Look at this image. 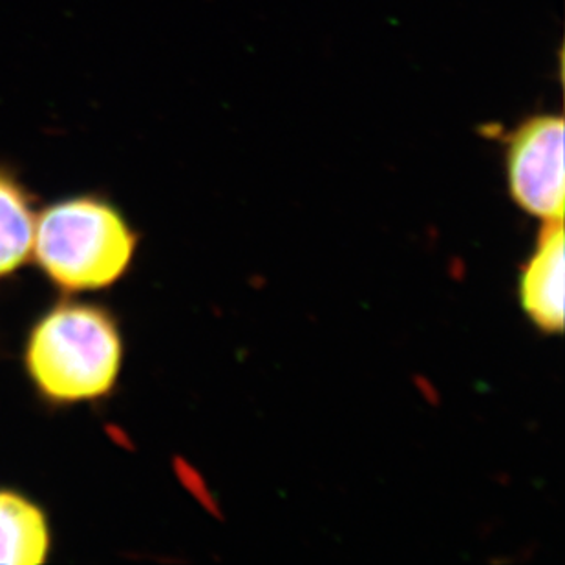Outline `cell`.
Here are the masks:
<instances>
[{
	"instance_id": "3957f363",
	"label": "cell",
	"mask_w": 565,
	"mask_h": 565,
	"mask_svg": "<svg viewBox=\"0 0 565 565\" xmlns=\"http://www.w3.org/2000/svg\"><path fill=\"white\" fill-rule=\"evenodd\" d=\"M564 128L562 114H536L505 139L511 198L545 224L564 222Z\"/></svg>"
},
{
	"instance_id": "8992f818",
	"label": "cell",
	"mask_w": 565,
	"mask_h": 565,
	"mask_svg": "<svg viewBox=\"0 0 565 565\" xmlns=\"http://www.w3.org/2000/svg\"><path fill=\"white\" fill-rule=\"evenodd\" d=\"M35 222L26 191L10 172L0 171V278L32 255Z\"/></svg>"
},
{
	"instance_id": "5b68a950",
	"label": "cell",
	"mask_w": 565,
	"mask_h": 565,
	"mask_svg": "<svg viewBox=\"0 0 565 565\" xmlns=\"http://www.w3.org/2000/svg\"><path fill=\"white\" fill-rule=\"evenodd\" d=\"M50 531L43 511L17 492L0 491V564L46 561Z\"/></svg>"
},
{
	"instance_id": "277c9868",
	"label": "cell",
	"mask_w": 565,
	"mask_h": 565,
	"mask_svg": "<svg viewBox=\"0 0 565 565\" xmlns=\"http://www.w3.org/2000/svg\"><path fill=\"white\" fill-rule=\"evenodd\" d=\"M564 222L547 224L539 249L523 267L520 300L529 319L547 333L564 330Z\"/></svg>"
},
{
	"instance_id": "7a4b0ae2",
	"label": "cell",
	"mask_w": 565,
	"mask_h": 565,
	"mask_svg": "<svg viewBox=\"0 0 565 565\" xmlns=\"http://www.w3.org/2000/svg\"><path fill=\"white\" fill-rule=\"evenodd\" d=\"M136 236L124 216L99 198H70L35 222L33 255L46 277L68 291H92L124 277Z\"/></svg>"
},
{
	"instance_id": "6da1fadb",
	"label": "cell",
	"mask_w": 565,
	"mask_h": 565,
	"mask_svg": "<svg viewBox=\"0 0 565 565\" xmlns=\"http://www.w3.org/2000/svg\"><path fill=\"white\" fill-rule=\"evenodd\" d=\"M26 370L41 394L57 403H79L107 395L118 381L124 342L102 308L57 306L33 328Z\"/></svg>"
}]
</instances>
